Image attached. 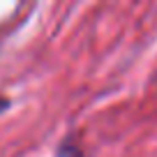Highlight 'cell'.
Returning a JSON list of instances; mask_svg holds the SVG:
<instances>
[{"mask_svg":"<svg viewBox=\"0 0 157 157\" xmlns=\"http://www.w3.org/2000/svg\"><path fill=\"white\" fill-rule=\"evenodd\" d=\"M7 106H10V99H7V97H0V111H5Z\"/></svg>","mask_w":157,"mask_h":157,"instance_id":"6da1fadb","label":"cell"}]
</instances>
